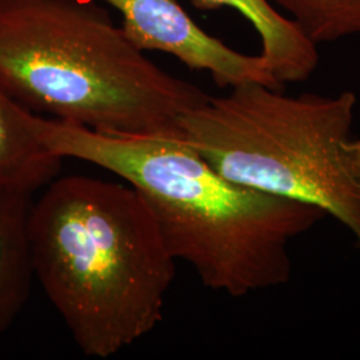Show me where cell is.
<instances>
[{
  "label": "cell",
  "instance_id": "6da1fadb",
  "mask_svg": "<svg viewBox=\"0 0 360 360\" xmlns=\"http://www.w3.org/2000/svg\"><path fill=\"white\" fill-rule=\"evenodd\" d=\"M41 142L62 159L104 168L150 207L175 260L233 297L288 283L290 245L326 214L227 179L169 135H110L38 115Z\"/></svg>",
  "mask_w": 360,
  "mask_h": 360
},
{
  "label": "cell",
  "instance_id": "7a4b0ae2",
  "mask_svg": "<svg viewBox=\"0 0 360 360\" xmlns=\"http://www.w3.org/2000/svg\"><path fill=\"white\" fill-rule=\"evenodd\" d=\"M30 233L35 278L86 356L111 358L163 319L176 260L126 181L55 178Z\"/></svg>",
  "mask_w": 360,
  "mask_h": 360
},
{
  "label": "cell",
  "instance_id": "3957f363",
  "mask_svg": "<svg viewBox=\"0 0 360 360\" xmlns=\"http://www.w3.org/2000/svg\"><path fill=\"white\" fill-rule=\"evenodd\" d=\"M0 89L110 135H169L208 95L150 60L94 0H0Z\"/></svg>",
  "mask_w": 360,
  "mask_h": 360
},
{
  "label": "cell",
  "instance_id": "277c9868",
  "mask_svg": "<svg viewBox=\"0 0 360 360\" xmlns=\"http://www.w3.org/2000/svg\"><path fill=\"white\" fill-rule=\"evenodd\" d=\"M356 95H287L247 83L210 96L178 122L180 136L227 179L321 208L360 248Z\"/></svg>",
  "mask_w": 360,
  "mask_h": 360
},
{
  "label": "cell",
  "instance_id": "5b68a950",
  "mask_svg": "<svg viewBox=\"0 0 360 360\" xmlns=\"http://www.w3.org/2000/svg\"><path fill=\"white\" fill-rule=\"evenodd\" d=\"M103 1L122 15V28L139 50L169 53L191 70L208 72L220 89L247 83L283 87L260 53H242L210 35L176 0Z\"/></svg>",
  "mask_w": 360,
  "mask_h": 360
},
{
  "label": "cell",
  "instance_id": "8992f818",
  "mask_svg": "<svg viewBox=\"0 0 360 360\" xmlns=\"http://www.w3.org/2000/svg\"><path fill=\"white\" fill-rule=\"evenodd\" d=\"M200 11L230 7L243 15L260 38V55L279 84L307 80L319 65L318 46L276 11L269 0H191Z\"/></svg>",
  "mask_w": 360,
  "mask_h": 360
},
{
  "label": "cell",
  "instance_id": "52a82bcc",
  "mask_svg": "<svg viewBox=\"0 0 360 360\" xmlns=\"http://www.w3.org/2000/svg\"><path fill=\"white\" fill-rule=\"evenodd\" d=\"M37 119L0 89V187L34 195L58 176L65 159L41 142Z\"/></svg>",
  "mask_w": 360,
  "mask_h": 360
},
{
  "label": "cell",
  "instance_id": "ba28073f",
  "mask_svg": "<svg viewBox=\"0 0 360 360\" xmlns=\"http://www.w3.org/2000/svg\"><path fill=\"white\" fill-rule=\"evenodd\" d=\"M32 193L0 187V335L26 307L35 278L30 233Z\"/></svg>",
  "mask_w": 360,
  "mask_h": 360
},
{
  "label": "cell",
  "instance_id": "9c48e42d",
  "mask_svg": "<svg viewBox=\"0 0 360 360\" xmlns=\"http://www.w3.org/2000/svg\"><path fill=\"white\" fill-rule=\"evenodd\" d=\"M315 46L360 34V0H275Z\"/></svg>",
  "mask_w": 360,
  "mask_h": 360
}]
</instances>
